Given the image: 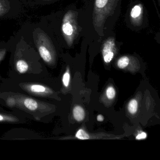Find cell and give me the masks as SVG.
<instances>
[{
  "label": "cell",
  "mask_w": 160,
  "mask_h": 160,
  "mask_svg": "<svg viewBox=\"0 0 160 160\" xmlns=\"http://www.w3.org/2000/svg\"><path fill=\"white\" fill-rule=\"evenodd\" d=\"M37 45L41 58L47 63L51 62L53 59L52 53L48 47V43L43 34L37 39Z\"/></svg>",
  "instance_id": "cell-1"
},
{
  "label": "cell",
  "mask_w": 160,
  "mask_h": 160,
  "mask_svg": "<svg viewBox=\"0 0 160 160\" xmlns=\"http://www.w3.org/2000/svg\"><path fill=\"white\" fill-rule=\"evenodd\" d=\"M115 47V43L112 39L108 40L104 44L102 55L104 61L106 63H109L113 59L114 56Z\"/></svg>",
  "instance_id": "cell-2"
},
{
  "label": "cell",
  "mask_w": 160,
  "mask_h": 160,
  "mask_svg": "<svg viewBox=\"0 0 160 160\" xmlns=\"http://www.w3.org/2000/svg\"><path fill=\"white\" fill-rule=\"evenodd\" d=\"M73 116L77 121H82L85 117V112L84 109L81 107L77 106L73 109Z\"/></svg>",
  "instance_id": "cell-3"
},
{
  "label": "cell",
  "mask_w": 160,
  "mask_h": 160,
  "mask_svg": "<svg viewBox=\"0 0 160 160\" xmlns=\"http://www.w3.org/2000/svg\"><path fill=\"white\" fill-rule=\"evenodd\" d=\"M17 70L20 73H26L28 70V64L24 60H19L16 64Z\"/></svg>",
  "instance_id": "cell-4"
},
{
  "label": "cell",
  "mask_w": 160,
  "mask_h": 160,
  "mask_svg": "<svg viewBox=\"0 0 160 160\" xmlns=\"http://www.w3.org/2000/svg\"><path fill=\"white\" fill-rule=\"evenodd\" d=\"M24 105L29 110L34 111L38 108V103L31 98H26L24 101Z\"/></svg>",
  "instance_id": "cell-5"
},
{
  "label": "cell",
  "mask_w": 160,
  "mask_h": 160,
  "mask_svg": "<svg viewBox=\"0 0 160 160\" xmlns=\"http://www.w3.org/2000/svg\"><path fill=\"white\" fill-rule=\"evenodd\" d=\"M62 31L64 34L67 36H71L73 32V28L72 25L65 19L62 25Z\"/></svg>",
  "instance_id": "cell-6"
},
{
  "label": "cell",
  "mask_w": 160,
  "mask_h": 160,
  "mask_svg": "<svg viewBox=\"0 0 160 160\" xmlns=\"http://www.w3.org/2000/svg\"><path fill=\"white\" fill-rule=\"evenodd\" d=\"M29 89L34 93H42L47 91V88L44 86L40 85H32L30 86Z\"/></svg>",
  "instance_id": "cell-7"
},
{
  "label": "cell",
  "mask_w": 160,
  "mask_h": 160,
  "mask_svg": "<svg viewBox=\"0 0 160 160\" xmlns=\"http://www.w3.org/2000/svg\"><path fill=\"white\" fill-rule=\"evenodd\" d=\"M137 101L136 100H132L128 104V111L131 114H134L136 113L138 107Z\"/></svg>",
  "instance_id": "cell-8"
},
{
  "label": "cell",
  "mask_w": 160,
  "mask_h": 160,
  "mask_svg": "<svg viewBox=\"0 0 160 160\" xmlns=\"http://www.w3.org/2000/svg\"><path fill=\"white\" fill-rule=\"evenodd\" d=\"M129 58L127 57L121 58L118 61V66L120 69H124L128 66L129 63Z\"/></svg>",
  "instance_id": "cell-9"
},
{
  "label": "cell",
  "mask_w": 160,
  "mask_h": 160,
  "mask_svg": "<svg viewBox=\"0 0 160 160\" xmlns=\"http://www.w3.org/2000/svg\"><path fill=\"white\" fill-rule=\"evenodd\" d=\"M76 137L78 139H82V140H85V139H88L90 138L89 135L82 129H80L77 132L76 134Z\"/></svg>",
  "instance_id": "cell-10"
},
{
  "label": "cell",
  "mask_w": 160,
  "mask_h": 160,
  "mask_svg": "<svg viewBox=\"0 0 160 160\" xmlns=\"http://www.w3.org/2000/svg\"><path fill=\"white\" fill-rule=\"evenodd\" d=\"M141 13V8L138 5H136L132 9L131 12V16L133 18L138 17Z\"/></svg>",
  "instance_id": "cell-11"
},
{
  "label": "cell",
  "mask_w": 160,
  "mask_h": 160,
  "mask_svg": "<svg viewBox=\"0 0 160 160\" xmlns=\"http://www.w3.org/2000/svg\"><path fill=\"white\" fill-rule=\"evenodd\" d=\"M106 95L108 99H114L116 96V91L115 89L112 87H109L107 89Z\"/></svg>",
  "instance_id": "cell-12"
},
{
  "label": "cell",
  "mask_w": 160,
  "mask_h": 160,
  "mask_svg": "<svg viewBox=\"0 0 160 160\" xmlns=\"http://www.w3.org/2000/svg\"><path fill=\"white\" fill-rule=\"evenodd\" d=\"M70 81V73L68 71H67L63 74V77H62V82H63V85L67 88L69 86Z\"/></svg>",
  "instance_id": "cell-13"
},
{
  "label": "cell",
  "mask_w": 160,
  "mask_h": 160,
  "mask_svg": "<svg viewBox=\"0 0 160 160\" xmlns=\"http://www.w3.org/2000/svg\"><path fill=\"white\" fill-rule=\"evenodd\" d=\"M108 0H96L95 5L98 8H104L108 3Z\"/></svg>",
  "instance_id": "cell-14"
},
{
  "label": "cell",
  "mask_w": 160,
  "mask_h": 160,
  "mask_svg": "<svg viewBox=\"0 0 160 160\" xmlns=\"http://www.w3.org/2000/svg\"><path fill=\"white\" fill-rule=\"evenodd\" d=\"M14 118H9L7 116H4L3 115L0 114V121H13Z\"/></svg>",
  "instance_id": "cell-15"
},
{
  "label": "cell",
  "mask_w": 160,
  "mask_h": 160,
  "mask_svg": "<svg viewBox=\"0 0 160 160\" xmlns=\"http://www.w3.org/2000/svg\"><path fill=\"white\" fill-rule=\"evenodd\" d=\"M146 138H147V134L144 132H142L137 136L136 139L138 140H140V139H145Z\"/></svg>",
  "instance_id": "cell-16"
},
{
  "label": "cell",
  "mask_w": 160,
  "mask_h": 160,
  "mask_svg": "<svg viewBox=\"0 0 160 160\" xmlns=\"http://www.w3.org/2000/svg\"><path fill=\"white\" fill-rule=\"evenodd\" d=\"M7 104L9 106L12 107L14 106L15 104V99H13L12 98H10L9 99H8V100H7Z\"/></svg>",
  "instance_id": "cell-17"
},
{
  "label": "cell",
  "mask_w": 160,
  "mask_h": 160,
  "mask_svg": "<svg viewBox=\"0 0 160 160\" xmlns=\"http://www.w3.org/2000/svg\"><path fill=\"white\" fill-rule=\"evenodd\" d=\"M6 49H0V62L2 61L6 54Z\"/></svg>",
  "instance_id": "cell-18"
},
{
  "label": "cell",
  "mask_w": 160,
  "mask_h": 160,
  "mask_svg": "<svg viewBox=\"0 0 160 160\" xmlns=\"http://www.w3.org/2000/svg\"><path fill=\"white\" fill-rule=\"evenodd\" d=\"M97 120L99 122H102L103 121L104 118L102 115H99V116H97Z\"/></svg>",
  "instance_id": "cell-19"
},
{
  "label": "cell",
  "mask_w": 160,
  "mask_h": 160,
  "mask_svg": "<svg viewBox=\"0 0 160 160\" xmlns=\"http://www.w3.org/2000/svg\"><path fill=\"white\" fill-rule=\"evenodd\" d=\"M3 11H4V8H3V4H2L1 2H0V15L3 12Z\"/></svg>",
  "instance_id": "cell-20"
}]
</instances>
